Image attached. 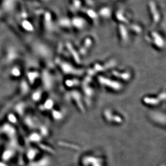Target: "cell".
Wrapping results in <instances>:
<instances>
[{"instance_id":"4","label":"cell","mask_w":166,"mask_h":166,"mask_svg":"<svg viewBox=\"0 0 166 166\" xmlns=\"http://www.w3.org/2000/svg\"><path fill=\"white\" fill-rule=\"evenodd\" d=\"M62 70L65 73L72 75H80L82 74V70L76 69L72 65L68 62H62Z\"/></svg>"},{"instance_id":"3","label":"cell","mask_w":166,"mask_h":166,"mask_svg":"<svg viewBox=\"0 0 166 166\" xmlns=\"http://www.w3.org/2000/svg\"><path fill=\"white\" fill-rule=\"evenodd\" d=\"M148 11L150 12L152 24L153 25L158 24L161 20V15L155 3H154V2H150L149 3Z\"/></svg>"},{"instance_id":"11","label":"cell","mask_w":166,"mask_h":166,"mask_svg":"<svg viewBox=\"0 0 166 166\" xmlns=\"http://www.w3.org/2000/svg\"><path fill=\"white\" fill-rule=\"evenodd\" d=\"M67 49H68V52L72 56V58L73 59L74 61L76 62V63L79 64L81 62L80 55L78 52L74 49V47L70 43H67Z\"/></svg>"},{"instance_id":"9","label":"cell","mask_w":166,"mask_h":166,"mask_svg":"<svg viewBox=\"0 0 166 166\" xmlns=\"http://www.w3.org/2000/svg\"><path fill=\"white\" fill-rule=\"evenodd\" d=\"M93 44V41L92 39L90 38H87L84 40L83 43L82 44L81 47L80 48V53L82 55H85L87 53L88 51L89 50L90 48L92 46Z\"/></svg>"},{"instance_id":"5","label":"cell","mask_w":166,"mask_h":166,"mask_svg":"<svg viewBox=\"0 0 166 166\" xmlns=\"http://www.w3.org/2000/svg\"><path fill=\"white\" fill-rule=\"evenodd\" d=\"M118 32L119 39L122 43H127L129 40V30L126 27V25L119 24L118 28Z\"/></svg>"},{"instance_id":"13","label":"cell","mask_w":166,"mask_h":166,"mask_svg":"<svg viewBox=\"0 0 166 166\" xmlns=\"http://www.w3.org/2000/svg\"><path fill=\"white\" fill-rule=\"evenodd\" d=\"M129 29L131 30L132 32L135 34H140L142 33V31H143L142 27L137 24L131 25L130 26Z\"/></svg>"},{"instance_id":"6","label":"cell","mask_w":166,"mask_h":166,"mask_svg":"<svg viewBox=\"0 0 166 166\" xmlns=\"http://www.w3.org/2000/svg\"><path fill=\"white\" fill-rule=\"evenodd\" d=\"M111 74L114 77L118 78L119 79L124 81L130 80L132 76L131 73L127 70L120 71L118 70H113L111 72Z\"/></svg>"},{"instance_id":"7","label":"cell","mask_w":166,"mask_h":166,"mask_svg":"<svg viewBox=\"0 0 166 166\" xmlns=\"http://www.w3.org/2000/svg\"><path fill=\"white\" fill-rule=\"evenodd\" d=\"M71 21L72 27L78 30H81L86 26V21L84 19L80 17H75L72 19Z\"/></svg>"},{"instance_id":"1","label":"cell","mask_w":166,"mask_h":166,"mask_svg":"<svg viewBox=\"0 0 166 166\" xmlns=\"http://www.w3.org/2000/svg\"><path fill=\"white\" fill-rule=\"evenodd\" d=\"M146 40L158 49H163L165 46V41L161 35L156 32L152 31L146 37Z\"/></svg>"},{"instance_id":"2","label":"cell","mask_w":166,"mask_h":166,"mask_svg":"<svg viewBox=\"0 0 166 166\" xmlns=\"http://www.w3.org/2000/svg\"><path fill=\"white\" fill-rule=\"evenodd\" d=\"M99 82L101 85L103 86L107 87L109 88L113 89H119L121 88V84L120 82H118L116 80L111 79L110 78H107L102 75H99L98 76Z\"/></svg>"},{"instance_id":"12","label":"cell","mask_w":166,"mask_h":166,"mask_svg":"<svg viewBox=\"0 0 166 166\" xmlns=\"http://www.w3.org/2000/svg\"><path fill=\"white\" fill-rule=\"evenodd\" d=\"M97 14L99 15V16H100L103 19H109L111 15V11L109 8L104 7L100 8Z\"/></svg>"},{"instance_id":"10","label":"cell","mask_w":166,"mask_h":166,"mask_svg":"<svg viewBox=\"0 0 166 166\" xmlns=\"http://www.w3.org/2000/svg\"><path fill=\"white\" fill-rule=\"evenodd\" d=\"M84 13L87 16L89 17V19L92 23L96 24L98 22L99 16L97 12H95L94 11L90 9H88L84 11Z\"/></svg>"},{"instance_id":"8","label":"cell","mask_w":166,"mask_h":166,"mask_svg":"<svg viewBox=\"0 0 166 166\" xmlns=\"http://www.w3.org/2000/svg\"><path fill=\"white\" fill-rule=\"evenodd\" d=\"M115 18L116 21L121 24H127L129 22V20L125 12L123 10L119 9L115 12Z\"/></svg>"}]
</instances>
